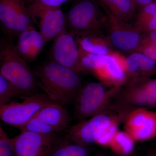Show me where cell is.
Returning a JSON list of instances; mask_svg holds the SVG:
<instances>
[{"label": "cell", "mask_w": 156, "mask_h": 156, "mask_svg": "<svg viewBox=\"0 0 156 156\" xmlns=\"http://www.w3.org/2000/svg\"><path fill=\"white\" fill-rule=\"evenodd\" d=\"M97 0H79L65 14L66 28L75 37L101 33L107 17Z\"/></svg>", "instance_id": "3957f363"}, {"label": "cell", "mask_w": 156, "mask_h": 156, "mask_svg": "<svg viewBox=\"0 0 156 156\" xmlns=\"http://www.w3.org/2000/svg\"><path fill=\"white\" fill-rule=\"evenodd\" d=\"M129 99L135 105L147 107H156V100L149 94L143 82L138 86H133L129 92Z\"/></svg>", "instance_id": "603a6c76"}, {"label": "cell", "mask_w": 156, "mask_h": 156, "mask_svg": "<svg viewBox=\"0 0 156 156\" xmlns=\"http://www.w3.org/2000/svg\"><path fill=\"white\" fill-rule=\"evenodd\" d=\"M65 138L56 139L49 156H89L87 147Z\"/></svg>", "instance_id": "d6986e66"}, {"label": "cell", "mask_w": 156, "mask_h": 156, "mask_svg": "<svg viewBox=\"0 0 156 156\" xmlns=\"http://www.w3.org/2000/svg\"><path fill=\"white\" fill-rule=\"evenodd\" d=\"M34 73L39 87L50 99L62 105L75 100L82 88L80 73L51 60Z\"/></svg>", "instance_id": "6da1fadb"}, {"label": "cell", "mask_w": 156, "mask_h": 156, "mask_svg": "<svg viewBox=\"0 0 156 156\" xmlns=\"http://www.w3.org/2000/svg\"><path fill=\"white\" fill-rule=\"evenodd\" d=\"M79 58L82 72L92 73L105 66L107 56L98 55L88 53L79 48Z\"/></svg>", "instance_id": "ffe728a7"}, {"label": "cell", "mask_w": 156, "mask_h": 156, "mask_svg": "<svg viewBox=\"0 0 156 156\" xmlns=\"http://www.w3.org/2000/svg\"><path fill=\"white\" fill-rule=\"evenodd\" d=\"M24 98L21 102H11L0 106L1 120L19 128L28 122L41 109L56 102L42 93H37Z\"/></svg>", "instance_id": "277c9868"}, {"label": "cell", "mask_w": 156, "mask_h": 156, "mask_svg": "<svg viewBox=\"0 0 156 156\" xmlns=\"http://www.w3.org/2000/svg\"><path fill=\"white\" fill-rule=\"evenodd\" d=\"M142 40L151 43L156 47V30L142 34Z\"/></svg>", "instance_id": "4dcf8cb0"}, {"label": "cell", "mask_w": 156, "mask_h": 156, "mask_svg": "<svg viewBox=\"0 0 156 156\" xmlns=\"http://www.w3.org/2000/svg\"><path fill=\"white\" fill-rule=\"evenodd\" d=\"M95 156H108L105 155L101 154H98L96 155Z\"/></svg>", "instance_id": "836d02e7"}, {"label": "cell", "mask_w": 156, "mask_h": 156, "mask_svg": "<svg viewBox=\"0 0 156 156\" xmlns=\"http://www.w3.org/2000/svg\"><path fill=\"white\" fill-rule=\"evenodd\" d=\"M124 70L130 76H150L156 75V61L142 53L133 52L125 58Z\"/></svg>", "instance_id": "2e32d148"}, {"label": "cell", "mask_w": 156, "mask_h": 156, "mask_svg": "<svg viewBox=\"0 0 156 156\" xmlns=\"http://www.w3.org/2000/svg\"><path fill=\"white\" fill-rule=\"evenodd\" d=\"M114 121L105 114L101 113L73 126L66 138L72 142L88 147L96 143L103 131Z\"/></svg>", "instance_id": "8fae6325"}, {"label": "cell", "mask_w": 156, "mask_h": 156, "mask_svg": "<svg viewBox=\"0 0 156 156\" xmlns=\"http://www.w3.org/2000/svg\"><path fill=\"white\" fill-rule=\"evenodd\" d=\"M57 139L54 133L22 131L13 138L15 156H49Z\"/></svg>", "instance_id": "30bf717a"}, {"label": "cell", "mask_w": 156, "mask_h": 156, "mask_svg": "<svg viewBox=\"0 0 156 156\" xmlns=\"http://www.w3.org/2000/svg\"><path fill=\"white\" fill-rule=\"evenodd\" d=\"M134 24L142 34L156 30V3L140 8Z\"/></svg>", "instance_id": "ac0fdd59"}, {"label": "cell", "mask_w": 156, "mask_h": 156, "mask_svg": "<svg viewBox=\"0 0 156 156\" xmlns=\"http://www.w3.org/2000/svg\"><path fill=\"white\" fill-rule=\"evenodd\" d=\"M128 134L134 140H146L156 136V113L150 111L142 126Z\"/></svg>", "instance_id": "7402d4cb"}, {"label": "cell", "mask_w": 156, "mask_h": 156, "mask_svg": "<svg viewBox=\"0 0 156 156\" xmlns=\"http://www.w3.org/2000/svg\"><path fill=\"white\" fill-rule=\"evenodd\" d=\"M149 112V111L144 108L138 109L132 112L126 122V128L127 132L129 133L142 126Z\"/></svg>", "instance_id": "d4e9b609"}, {"label": "cell", "mask_w": 156, "mask_h": 156, "mask_svg": "<svg viewBox=\"0 0 156 156\" xmlns=\"http://www.w3.org/2000/svg\"><path fill=\"white\" fill-rule=\"evenodd\" d=\"M25 0H0V22L2 30L12 40L33 25Z\"/></svg>", "instance_id": "8992f818"}, {"label": "cell", "mask_w": 156, "mask_h": 156, "mask_svg": "<svg viewBox=\"0 0 156 156\" xmlns=\"http://www.w3.org/2000/svg\"><path fill=\"white\" fill-rule=\"evenodd\" d=\"M143 83L147 92L156 100V79L146 80Z\"/></svg>", "instance_id": "f546056e"}, {"label": "cell", "mask_w": 156, "mask_h": 156, "mask_svg": "<svg viewBox=\"0 0 156 156\" xmlns=\"http://www.w3.org/2000/svg\"><path fill=\"white\" fill-rule=\"evenodd\" d=\"M70 121L66 109L55 102L41 109L28 122L19 128L21 132L29 131L50 134L67 128Z\"/></svg>", "instance_id": "5b68a950"}, {"label": "cell", "mask_w": 156, "mask_h": 156, "mask_svg": "<svg viewBox=\"0 0 156 156\" xmlns=\"http://www.w3.org/2000/svg\"><path fill=\"white\" fill-rule=\"evenodd\" d=\"M46 43L41 33L32 25L18 35L17 43L14 48L27 62H32L36 60Z\"/></svg>", "instance_id": "4fadbf2b"}, {"label": "cell", "mask_w": 156, "mask_h": 156, "mask_svg": "<svg viewBox=\"0 0 156 156\" xmlns=\"http://www.w3.org/2000/svg\"><path fill=\"white\" fill-rule=\"evenodd\" d=\"M0 156H15L14 139L0 127Z\"/></svg>", "instance_id": "484cf974"}, {"label": "cell", "mask_w": 156, "mask_h": 156, "mask_svg": "<svg viewBox=\"0 0 156 156\" xmlns=\"http://www.w3.org/2000/svg\"><path fill=\"white\" fill-rule=\"evenodd\" d=\"M17 97H23L20 92L7 79L0 75V106Z\"/></svg>", "instance_id": "cb8c5ba5"}, {"label": "cell", "mask_w": 156, "mask_h": 156, "mask_svg": "<svg viewBox=\"0 0 156 156\" xmlns=\"http://www.w3.org/2000/svg\"><path fill=\"white\" fill-rule=\"evenodd\" d=\"M135 52L142 53L156 61V47L151 43L141 40L140 45Z\"/></svg>", "instance_id": "83f0119b"}, {"label": "cell", "mask_w": 156, "mask_h": 156, "mask_svg": "<svg viewBox=\"0 0 156 156\" xmlns=\"http://www.w3.org/2000/svg\"><path fill=\"white\" fill-rule=\"evenodd\" d=\"M0 63V75L13 84L23 97L37 93L38 82L34 72L17 53L10 39L1 41Z\"/></svg>", "instance_id": "7a4b0ae2"}, {"label": "cell", "mask_w": 156, "mask_h": 156, "mask_svg": "<svg viewBox=\"0 0 156 156\" xmlns=\"http://www.w3.org/2000/svg\"><path fill=\"white\" fill-rule=\"evenodd\" d=\"M33 22L40 19V32L46 43L54 40L66 27L65 14L61 7H50L37 3L26 5Z\"/></svg>", "instance_id": "52a82bcc"}, {"label": "cell", "mask_w": 156, "mask_h": 156, "mask_svg": "<svg viewBox=\"0 0 156 156\" xmlns=\"http://www.w3.org/2000/svg\"><path fill=\"white\" fill-rule=\"evenodd\" d=\"M132 1L136 5V7L140 9L141 7L153 2L154 0H132Z\"/></svg>", "instance_id": "1f68e13d"}, {"label": "cell", "mask_w": 156, "mask_h": 156, "mask_svg": "<svg viewBox=\"0 0 156 156\" xmlns=\"http://www.w3.org/2000/svg\"><path fill=\"white\" fill-rule=\"evenodd\" d=\"M107 16L128 23L135 20L137 7L132 0H97Z\"/></svg>", "instance_id": "9a60e30c"}, {"label": "cell", "mask_w": 156, "mask_h": 156, "mask_svg": "<svg viewBox=\"0 0 156 156\" xmlns=\"http://www.w3.org/2000/svg\"><path fill=\"white\" fill-rule=\"evenodd\" d=\"M53 40L50 51L51 60L79 73H82L79 47L75 37L66 27Z\"/></svg>", "instance_id": "7c38bea8"}, {"label": "cell", "mask_w": 156, "mask_h": 156, "mask_svg": "<svg viewBox=\"0 0 156 156\" xmlns=\"http://www.w3.org/2000/svg\"><path fill=\"white\" fill-rule=\"evenodd\" d=\"M107 99V94L102 84L94 82L87 84L82 87L75 100L76 116L81 119L99 114Z\"/></svg>", "instance_id": "9c48e42d"}, {"label": "cell", "mask_w": 156, "mask_h": 156, "mask_svg": "<svg viewBox=\"0 0 156 156\" xmlns=\"http://www.w3.org/2000/svg\"><path fill=\"white\" fill-rule=\"evenodd\" d=\"M147 156H156V153H151L149 154Z\"/></svg>", "instance_id": "d6a6232c"}, {"label": "cell", "mask_w": 156, "mask_h": 156, "mask_svg": "<svg viewBox=\"0 0 156 156\" xmlns=\"http://www.w3.org/2000/svg\"><path fill=\"white\" fill-rule=\"evenodd\" d=\"M118 126L117 122L114 120L103 131L98 139L96 143L101 146L108 145L113 137L118 131Z\"/></svg>", "instance_id": "4316f807"}, {"label": "cell", "mask_w": 156, "mask_h": 156, "mask_svg": "<svg viewBox=\"0 0 156 156\" xmlns=\"http://www.w3.org/2000/svg\"><path fill=\"white\" fill-rule=\"evenodd\" d=\"M125 59L116 53L107 55L105 66L93 73L101 80L119 86L124 83L126 79L124 70Z\"/></svg>", "instance_id": "5bb4252c"}, {"label": "cell", "mask_w": 156, "mask_h": 156, "mask_svg": "<svg viewBox=\"0 0 156 156\" xmlns=\"http://www.w3.org/2000/svg\"><path fill=\"white\" fill-rule=\"evenodd\" d=\"M28 2L38 3L50 7H61L62 4L72 0H25Z\"/></svg>", "instance_id": "f1b7e54d"}, {"label": "cell", "mask_w": 156, "mask_h": 156, "mask_svg": "<svg viewBox=\"0 0 156 156\" xmlns=\"http://www.w3.org/2000/svg\"><path fill=\"white\" fill-rule=\"evenodd\" d=\"M106 17L107 38L111 47L122 52H135L141 43L142 33L131 23Z\"/></svg>", "instance_id": "ba28073f"}, {"label": "cell", "mask_w": 156, "mask_h": 156, "mask_svg": "<svg viewBox=\"0 0 156 156\" xmlns=\"http://www.w3.org/2000/svg\"><path fill=\"white\" fill-rule=\"evenodd\" d=\"M75 37L79 48L88 53L101 56L112 53L108 39L101 33L91 34Z\"/></svg>", "instance_id": "e0dca14e"}, {"label": "cell", "mask_w": 156, "mask_h": 156, "mask_svg": "<svg viewBox=\"0 0 156 156\" xmlns=\"http://www.w3.org/2000/svg\"><path fill=\"white\" fill-rule=\"evenodd\" d=\"M134 140L128 132L118 131L108 145L116 153L127 155L134 149Z\"/></svg>", "instance_id": "44dd1931"}]
</instances>
